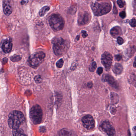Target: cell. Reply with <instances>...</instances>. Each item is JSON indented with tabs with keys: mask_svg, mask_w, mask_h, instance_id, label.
<instances>
[{
	"mask_svg": "<svg viewBox=\"0 0 136 136\" xmlns=\"http://www.w3.org/2000/svg\"><path fill=\"white\" fill-rule=\"evenodd\" d=\"M130 80L132 82L136 84V76L134 74H132L130 77Z\"/></svg>",
	"mask_w": 136,
	"mask_h": 136,
	"instance_id": "cell-26",
	"label": "cell"
},
{
	"mask_svg": "<svg viewBox=\"0 0 136 136\" xmlns=\"http://www.w3.org/2000/svg\"><path fill=\"white\" fill-rule=\"evenodd\" d=\"M133 66L134 68H136V56L135 59V61H134V63H133Z\"/></svg>",
	"mask_w": 136,
	"mask_h": 136,
	"instance_id": "cell-35",
	"label": "cell"
},
{
	"mask_svg": "<svg viewBox=\"0 0 136 136\" xmlns=\"http://www.w3.org/2000/svg\"><path fill=\"white\" fill-rule=\"evenodd\" d=\"M3 9L5 15L9 16L12 12V7L9 0H4L3 1Z\"/></svg>",
	"mask_w": 136,
	"mask_h": 136,
	"instance_id": "cell-13",
	"label": "cell"
},
{
	"mask_svg": "<svg viewBox=\"0 0 136 136\" xmlns=\"http://www.w3.org/2000/svg\"><path fill=\"white\" fill-rule=\"evenodd\" d=\"M91 7L94 15L97 16L107 14L111 9V5L106 2H93L91 4Z\"/></svg>",
	"mask_w": 136,
	"mask_h": 136,
	"instance_id": "cell-2",
	"label": "cell"
},
{
	"mask_svg": "<svg viewBox=\"0 0 136 136\" xmlns=\"http://www.w3.org/2000/svg\"><path fill=\"white\" fill-rule=\"evenodd\" d=\"M117 42L118 44L119 45H122L124 43L123 39L121 37L119 36L117 37Z\"/></svg>",
	"mask_w": 136,
	"mask_h": 136,
	"instance_id": "cell-25",
	"label": "cell"
},
{
	"mask_svg": "<svg viewBox=\"0 0 136 136\" xmlns=\"http://www.w3.org/2000/svg\"><path fill=\"white\" fill-rule=\"evenodd\" d=\"M50 9V7L49 6H45L40 9V10L39 15L40 16H43L46 14V12L48 11Z\"/></svg>",
	"mask_w": 136,
	"mask_h": 136,
	"instance_id": "cell-17",
	"label": "cell"
},
{
	"mask_svg": "<svg viewBox=\"0 0 136 136\" xmlns=\"http://www.w3.org/2000/svg\"><path fill=\"white\" fill-rule=\"evenodd\" d=\"M102 80L104 82H107L114 89H117L119 88V86L118 85L117 81L112 76L109 74H104L102 77Z\"/></svg>",
	"mask_w": 136,
	"mask_h": 136,
	"instance_id": "cell-10",
	"label": "cell"
},
{
	"mask_svg": "<svg viewBox=\"0 0 136 136\" xmlns=\"http://www.w3.org/2000/svg\"><path fill=\"white\" fill-rule=\"evenodd\" d=\"M23 114L18 111L15 110L10 112L8 116V123L10 128L16 130L19 128L21 125L25 122Z\"/></svg>",
	"mask_w": 136,
	"mask_h": 136,
	"instance_id": "cell-1",
	"label": "cell"
},
{
	"mask_svg": "<svg viewBox=\"0 0 136 136\" xmlns=\"http://www.w3.org/2000/svg\"><path fill=\"white\" fill-rule=\"evenodd\" d=\"M113 12L115 14H117V12H118V11H117V8H116L115 5H114V6Z\"/></svg>",
	"mask_w": 136,
	"mask_h": 136,
	"instance_id": "cell-31",
	"label": "cell"
},
{
	"mask_svg": "<svg viewBox=\"0 0 136 136\" xmlns=\"http://www.w3.org/2000/svg\"><path fill=\"white\" fill-rule=\"evenodd\" d=\"M133 132H134V136H136V127H135L133 128Z\"/></svg>",
	"mask_w": 136,
	"mask_h": 136,
	"instance_id": "cell-34",
	"label": "cell"
},
{
	"mask_svg": "<svg viewBox=\"0 0 136 136\" xmlns=\"http://www.w3.org/2000/svg\"><path fill=\"white\" fill-rule=\"evenodd\" d=\"M100 127L108 136H115V130L113 126L109 120L103 121L100 125Z\"/></svg>",
	"mask_w": 136,
	"mask_h": 136,
	"instance_id": "cell-7",
	"label": "cell"
},
{
	"mask_svg": "<svg viewBox=\"0 0 136 136\" xmlns=\"http://www.w3.org/2000/svg\"><path fill=\"white\" fill-rule=\"evenodd\" d=\"M128 56L129 57H131L132 56H133L134 55V53H135L136 51V48L135 46H133L131 47H130V48L128 49Z\"/></svg>",
	"mask_w": 136,
	"mask_h": 136,
	"instance_id": "cell-18",
	"label": "cell"
},
{
	"mask_svg": "<svg viewBox=\"0 0 136 136\" xmlns=\"http://www.w3.org/2000/svg\"><path fill=\"white\" fill-rule=\"evenodd\" d=\"M119 16L122 18H125L126 16V13L125 11H122L119 14Z\"/></svg>",
	"mask_w": 136,
	"mask_h": 136,
	"instance_id": "cell-29",
	"label": "cell"
},
{
	"mask_svg": "<svg viewBox=\"0 0 136 136\" xmlns=\"http://www.w3.org/2000/svg\"><path fill=\"white\" fill-rule=\"evenodd\" d=\"M88 87L89 88H92L93 86V83L92 82H89L88 83Z\"/></svg>",
	"mask_w": 136,
	"mask_h": 136,
	"instance_id": "cell-32",
	"label": "cell"
},
{
	"mask_svg": "<svg viewBox=\"0 0 136 136\" xmlns=\"http://www.w3.org/2000/svg\"><path fill=\"white\" fill-rule=\"evenodd\" d=\"M117 5H118V6L120 8L123 7L124 6H125V2L122 1V0H117Z\"/></svg>",
	"mask_w": 136,
	"mask_h": 136,
	"instance_id": "cell-22",
	"label": "cell"
},
{
	"mask_svg": "<svg viewBox=\"0 0 136 136\" xmlns=\"http://www.w3.org/2000/svg\"><path fill=\"white\" fill-rule=\"evenodd\" d=\"M115 59L117 61H120L122 58V56L120 54H118L115 56Z\"/></svg>",
	"mask_w": 136,
	"mask_h": 136,
	"instance_id": "cell-27",
	"label": "cell"
},
{
	"mask_svg": "<svg viewBox=\"0 0 136 136\" xmlns=\"http://www.w3.org/2000/svg\"><path fill=\"white\" fill-rule=\"evenodd\" d=\"M46 54L42 52H37L30 56L28 62L32 68H36L41 64L45 59Z\"/></svg>",
	"mask_w": 136,
	"mask_h": 136,
	"instance_id": "cell-6",
	"label": "cell"
},
{
	"mask_svg": "<svg viewBox=\"0 0 136 136\" xmlns=\"http://www.w3.org/2000/svg\"><path fill=\"white\" fill-rule=\"evenodd\" d=\"M83 125L85 128L88 130L93 129L95 127V120L92 116L87 115L82 118Z\"/></svg>",
	"mask_w": 136,
	"mask_h": 136,
	"instance_id": "cell-9",
	"label": "cell"
},
{
	"mask_svg": "<svg viewBox=\"0 0 136 136\" xmlns=\"http://www.w3.org/2000/svg\"><path fill=\"white\" fill-rule=\"evenodd\" d=\"M12 48V43L10 39L5 40L2 43V48L5 53L8 54L11 52Z\"/></svg>",
	"mask_w": 136,
	"mask_h": 136,
	"instance_id": "cell-12",
	"label": "cell"
},
{
	"mask_svg": "<svg viewBox=\"0 0 136 136\" xmlns=\"http://www.w3.org/2000/svg\"><path fill=\"white\" fill-rule=\"evenodd\" d=\"M7 61H8V59L6 58V57H5L3 59L2 62H3V63L4 64H5L7 62Z\"/></svg>",
	"mask_w": 136,
	"mask_h": 136,
	"instance_id": "cell-33",
	"label": "cell"
},
{
	"mask_svg": "<svg viewBox=\"0 0 136 136\" xmlns=\"http://www.w3.org/2000/svg\"><path fill=\"white\" fill-rule=\"evenodd\" d=\"M34 80H35V81L37 83H40L42 81V80L41 77L40 76V75L36 76L34 78Z\"/></svg>",
	"mask_w": 136,
	"mask_h": 136,
	"instance_id": "cell-23",
	"label": "cell"
},
{
	"mask_svg": "<svg viewBox=\"0 0 136 136\" xmlns=\"http://www.w3.org/2000/svg\"><path fill=\"white\" fill-rule=\"evenodd\" d=\"M113 57L111 54L108 52H104L101 56V63L107 71H109L111 68Z\"/></svg>",
	"mask_w": 136,
	"mask_h": 136,
	"instance_id": "cell-8",
	"label": "cell"
},
{
	"mask_svg": "<svg viewBox=\"0 0 136 136\" xmlns=\"http://www.w3.org/2000/svg\"><path fill=\"white\" fill-rule=\"evenodd\" d=\"M123 67L121 64L119 63H117L115 64L112 67V70L113 72L115 74L119 75L122 73L123 71Z\"/></svg>",
	"mask_w": 136,
	"mask_h": 136,
	"instance_id": "cell-15",
	"label": "cell"
},
{
	"mask_svg": "<svg viewBox=\"0 0 136 136\" xmlns=\"http://www.w3.org/2000/svg\"><path fill=\"white\" fill-rule=\"evenodd\" d=\"M81 34H82V37H83V38H86L88 36V34L87 33L86 31H81Z\"/></svg>",
	"mask_w": 136,
	"mask_h": 136,
	"instance_id": "cell-30",
	"label": "cell"
},
{
	"mask_svg": "<svg viewBox=\"0 0 136 136\" xmlns=\"http://www.w3.org/2000/svg\"><path fill=\"white\" fill-rule=\"evenodd\" d=\"M63 64H64V61L62 59H60V60L57 61L56 63V66L59 68H62L63 66Z\"/></svg>",
	"mask_w": 136,
	"mask_h": 136,
	"instance_id": "cell-21",
	"label": "cell"
},
{
	"mask_svg": "<svg viewBox=\"0 0 136 136\" xmlns=\"http://www.w3.org/2000/svg\"><path fill=\"white\" fill-rule=\"evenodd\" d=\"M43 112L40 106L38 105L33 106L31 109L30 116L31 120L34 124H38L41 122Z\"/></svg>",
	"mask_w": 136,
	"mask_h": 136,
	"instance_id": "cell-5",
	"label": "cell"
},
{
	"mask_svg": "<svg viewBox=\"0 0 136 136\" xmlns=\"http://www.w3.org/2000/svg\"><path fill=\"white\" fill-rule=\"evenodd\" d=\"M53 49L56 55L60 56L64 54L67 51V42L62 38L54 39L53 41Z\"/></svg>",
	"mask_w": 136,
	"mask_h": 136,
	"instance_id": "cell-3",
	"label": "cell"
},
{
	"mask_svg": "<svg viewBox=\"0 0 136 136\" xmlns=\"http://www.w3.org/2000/svg\"><path fill=\"white\" fill-rule=\"evenodd\" d=\"M13 136H27L21 129H17L13 130Z\"/></svg>",
	"mask_w": 136,
	"mask_h": 136,
	"instance_id": "cell-16",
	"label": "cell"
},
{
	"mask_svg": "<svg viewBox=\"0 0 136 136\" xmlns=\"http://www.w3.org/2000/svg\"><path fill=\"white\" fill-rule=\"evenodd\" d=\"M103 72V68L102 67H99L97 70V73L98 75H100Z\"/></svg>",
	"mask_w": 136,
	"mask_h": 136,
	"instance_id": "cell-28",
	"label": "cell"
},
{
	"mask_svg": "<svg viewBox=\"0 0 136 136\" xmlns=\"http://www.w3.org/2000/svg\"><path fill=\"white\" fill-rule=\"evenodd\" d=\"M21 3L22 5H24L25 3H26V1L23 0V1H21Z\"/></svg>",
	"mask_w": 136,
	"mask_h": 136,
	"instance_id": "cell-36",
	"label": "cell"
},
{
	"mask_svg": "<svg viewBox=\"0 0 136 136\" xmlns=\"http://www.w3.org/2000/svg\"><path fill=\"white\" fill-rule=\"evenodd\" d=\"M91 16L90 14L88 12L85 11L79 16L78 23L80 25H85L90 22Z\"/></svg>",
	"mask_w": 136,
	"mask_h": 136,
	"instance_id": "cell-11",
	"label": "cell"
},
{
	"mask_svg": "<svg viewBox=\"0 0 136 136\" xmlns=\"http://www.w3.org/2000/svg\"><path fill=\"white\" fill-rule=\"evenodd\" d=\"M110 34L112 37L116 38L118 36L122 35V31L121 28L118 26H115L111 30Z\"/></svg>",
	"mask_w": 136,
	"mask_h": 136,
	"instance_id": "cell-14",
	"label": "cell"
},
{
	"mask_svg": "<svg viewBox=\"0 0 136 136\" xmlns=\"http://www.w3.org/2000/svg\"><path fill=\"white\" fill-rule=\"evenodd\" d=\"M130 25L132 27L136 26V20L135 19H132L129 22Z\"/></svg>",
	"mask_w": 136,
	"mask_h": 136,
	"instance_id": "cell-24",
	"label": "cell"
},
{
	"mask_svg": "<svg viewBox=\"0 0 136 136\" xmlns=\"http://www.w3.org/2000/svg\"><path fill=\"white\" fill-rule=\"evenodd\" d=\"M76 38V39L77 40H79V39H80V36L78 35V36H77Z\"/></svg>",
	"mask_w": 136,
	"mask_h": 136,
	"instance_id": "cell-37",
	"label": "cell"
},
{
	"mask_svg": "<svg viewBox=\"0 0 136 136\" xmlns=\"http://www.w3.org/2000/svg\"><path fill=\"white\" fill-rule=\"evenodd\" d=\"M97 64L95 62H93L91 64L89 67V70L91 72H94L97 68Z\"/></svg>",
	"mask_w": 136,
	"mask_h": 136,
	"instance_id": "cell-19",
	"label": "cell"
},
{
	"mask_svg": "<svg viewBox=\"0 0 136 136\" xmlns=\"http://www.w3.org/2000/svg\"><path fill=\"white\" fill-rule=\"evenodd\" d=\"M21 59V57L20 56L15 55L12 56L10 57V60L12 62H18L20 61Z\"/></svg>",
	"mask_w": 136,
	"mask_h": 136,
	"instance_id": "cell-20",
	"label": "cell"
},
{
	"mask_svg": "<svg viewBox=\"0 0 136 136\" xmlns=\"http://www.w3.org/2000/svg\"><path fill=\"white\" fill-rule=\"evenodd\" d=\"M49 23L50 27L55 31H60L64 28V20L58 14H54L51 16Z\"/></svg>",
	"mask_w": 136,
	"mask_h": 136,
	"instance_id": "cell-4",
	"label": "cell"
}]
</instances>
